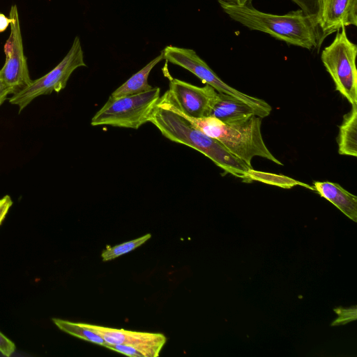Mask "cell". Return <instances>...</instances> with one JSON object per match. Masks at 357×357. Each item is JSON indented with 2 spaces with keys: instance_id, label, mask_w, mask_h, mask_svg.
<instances>
[{
  "instance_id": "1",
  "label": "cell",
  "mask_w": 357,
  "mask_h": 357,
  "mask_svg": "<svg viewBox=\"0 0 357 357\" xmlns=\"http://www.w3.org/2000/svg\"><path fill=\"white\" fill-rule=\"evenodd\" d=\"M223 11L234 21L251 30L259 31L287 44L313 50L318 47L315 20L301 9L285 15L261 12L251 4L237 5L218 0Z\"/></svg>"
},
{
  "instance_id": "2",
  "label": "cell",
  "mask_w": 357,
  "mask_h": 357,
  "mask_svg": "<svg viewBox=\"0 0 357 357\" xmlns=\"http://www.w3.org/2000/svg\"><path fill=\"white\" fill-rule=\"evenodd\" d=\"M149 122L167 139L198 151L225 173L250 183L247 172L252 167L232 155L218 140L194 128L184 117L156 105Z\"/></svg>"
},
{
  "instance_id": "3",
  "label": "cell",
  "mask_w": 357,
  "mask_h": 357,
  "mask_svg": "<svg viewBox=\"0 0 357 357\" xmlns=\"http://www.w3.org/2000/svg\"><path fill=\"white\" fill-rule=\"evenodd\" d=\"M178 114L184 117L196 129L218 140L229 152L250 167H252V160L256 156L282 165L264 143L261 131V118L258 116L253 115L241 123L226 124L213 116L192 118Z\"/></svg>"
},
{
  "instance_id": "4",
  "label": "cell",
  "mask_w": 357,
  "mask_h": 357,
  "mask_svg": "<svg viewBox=\"0 0 357 357\" xmlns=\"http://www.w3.org/2000/svg\"><path fill=\"white\" fill-rule=\"evenodd\" d=\"M160 89L154 87L149 91L120 97L109 96L104 106L91 119L93 126L138 129L149 122L152 112L160 96Z\"/></svg>"
},
{
  "instance_id": "5",
  "label": "cell",
  "mask_w": 357,
  "mask_h": 357,
  "mask_svg": "<svg viewBox=\"0 0 357 357\" xmlns=\"http://www.w3.org/2000/svg\"><path fill=\"white\" fill-rule=\"evenodd\" d=\"M340 29L333 42L322 50L321 59L335 90L351 105H357V46L349 39L346 27Z\"/></svg>"
},
{
  "instance_id": "6",
  "label": "cell",
  "mask_w": 357,
  "mask_h": 357,
  "mask_svg": "<svg viewBox=\"0 0 357 357\" xmlns=\"http://www.w3.org/2000/svg\"><path fill=\"white\" fill-rule=\"evenodd\" d=\"M162 52L166 61L188 70L218 92L232 96L249 105L261 119L270 114L272 107L267 102L227 84L193 50L169 45Z\"/></svg>"
},
{
  "instance_id": "7",
  "label": "cell",
  "mask_w": 357,
  "mask_h": 357,
  "mask_svg": "<svg viewBox=\"0 0 357 357\" xmlns=\"http://www.w3.org/2000/svg\"><path fill=\"white\" fill-rule=\"evenodd\" d=\"M82 66L86 65L80 40L76 36L68 52L56 67L43 77L32 80L25 88L12 95L8 101L18 106L20 113L37 97L63 90L73 71Z\"/></svg>"
},
{
  "instance_id": "8",
  "label": "cell",
  "mask_w": 357,
  "mask_h": 357,
  "mask_svg": "<svg viewBox=\"0 0 357 357\" xmlns=\"http://www.w3.org/2000/svg\"><path fill=\"white\" fill-rule=\"evenodd\" d=\"M169 86L157 105L192 118L210 116L218 94L211 86L201 87L173 78Z\"/></svg>"
},
{
  "instance_id": "9",
  "label": "cell",
  "mask_w": 357,
  "mask_h": 357,
  "mask_svg": "<svg viewBox=\"0 0 357 357\" xmlns=\"http://www.w3.org/2000/svg\"><path fill=\"white\" fill-rule=\"evenodd\" d=\"M12 17L10 33L4 45L5 63L0 70V79L13 91L19 92L31 82L26 58L24 53L18 10L12 6L9 13Z\"/></svg>"
},
{
  "instance_id": "10",
  "label": "cell",
  "mask_w": 357,
  "mask_h": 357,
  "mask_svg": "<svg viewBox=\"0 0 357 357\" xmlns=\"http://www.w3.org/2000/svg\"><path fill=\"white\" fill-rule=\"evenodd\" d=\"M315 22L320 47L328 36L342 27L357 26V0H319Z\"/></svg>"
},
{
  "instance_id": "11",
  "label": "cell",
  "mask_w": 357,
  "mask_h": 357,
  "mask_svg": "<svg viewBox=\"0 0 357 357\" xmlns=\"http://www.w3.org/2000/svg\"><path fill=\"white\" fill-rule=\"evenodd\" d=\"M84 325L100 335L107 344L132 346L139 349L145 357L158 356L166 342V337L160 333L136 332L85 323Z\"/></svg>"
},
{
  "instance_id": "12",
  "label": "cell",
  "mask_w": 357,
  "mask_h": 357,
  "mask_svg": "<svg viewBox=\"0 0 357 357\" xmlns=\"http://www.w3.org/2000/svg\"><path fill=\"white\" fill-rule=\"evenodd\" d=\"M253 115L259 116L249 105L232 96L218 92L209 116L226 124H234L245 121Z\"/></svg>"
},
{
  "instance_id": "13",
  "label": "cell",
  "mask_w": 357,
  "mask_h": 357,
  "mask_svg": "<svg viewBox=\"0 0 357 357\" xmlns=\"http://www.w3.org/2000/svg\"><path fill=\"white\" fill-rule=\"evenodd\" d=\"M314 189L321 197L335 205L354 222H357V197L339 184L330 181H315Z\"/></svg>"
},
{
  "instance_id": "14",
  "label": "cell",
  "mask_w": 357,
  "mask_h": 357,
  "mask_svg": "<svg viewBox=\"0 0 357 357\" xmlns=\"http://www.w3.org/2000/svg\"><path fill=\"white\" fill-rule=\"evenodd\" d=\"M337 144L339 154L357 155V105H351V109L343 117L339 127Z\"/></svg>"
},
{
  "instance_id": "15",
  "label": "cell",
  "mask_w": 357,
  "mask_h": 357,
  "mask_svg": "<svg viewBox=\"0 0 357 357\" xmlns=\"http://www.w3.org/2000/svg\"><path fill=\"white\" fill-rule=\"evenodd\" d=\"M164 59L161 54L151 60L141 70L131 76L122 85L117 88L111 96L120 97L125 96L136 95L151 91L154 87L148 82L149 75L151 70Z\"/></svg>"
},
{
  "instance_id": "16",
  "label": "cell",
  "mask_w": 357,
  "mask_h": 357,
  "mask_svg": "<svg viewBox=\"0 0 357 357\" xmlns=\"http://www.w3.org/2000/svg\"><path fill=\"white\" fill-rule=\"evenodd\" d=\"M247 177L249 182L256 181L284 189H290L294 186L300 185L314 190L312 186L289 176L255 170L252 168L248 170Z\"/></svg>"
},
{
  "instance_id": "17",
  "label": "cell",
  "mask_w": 357,
  "mask_h": 357,
  "mask_svg": "<svg viewBox=\"0 0 357 357\" xmlns=\"http://www.w3.org/2000/svg\"><path fill=\"white\" fill-rule=\"evenodd\" d=\"M52 321L61 331L70 335L105 347L107 344L100 335L87 328L84 323H75L58 318H53Z\"/></svg>"
},
{
  "instance_id": "18",
  "label": "cell",
  "mask_w": 357,
  "mask_h": 357,
  "mask_svg": "<svg viewBox=\"0 0 357 357\" xmlns=\"http://www.w3.org/2000/svg\"><path fill=\"white\" fill-rule=\"evenodd\" d=\"M151 237V234H146L141 237L131 240L114 246H107L101 254L103 261L116 259L124 254L130 252L139 248Z\"/></svg>"
},
{
  "instance_id": "19",
  "label": "cell",
  "mask_w": 357,
  "mask_h": 357,
  "mask_svg": "<svg viewBox=\"0 0 357 357\" xmlns=\"http://www.w3.org/2000/svg\"><path fill=\"white\" fill-rule=\"evenodd\" d=\"M334 311L338 317L331 326L344 325L356 319V306L349 308L337 307L334 309Z\"/></svg>"
},
{
  "instance_id": "20",
  "label": "cell",
  "mask_w": 357,
  "mask_h": 357,
  "mask_svg": "<svg viewBox=\"0 0 357 357\" xmlns=\"http://www.w3.org/2000/svg\"><path fill=\"white\" fill-rule=\"evenodd\" d=\"M307 15L315 20L319 9V0H291Z\"/></svg>"
},
{
  "instance_id": "21",
  "label": "cell",
  "mask_w": 357,
  "mask_h": 357,
  "mask_svg": "<svg viewBox=\"0 0 357 357\" xmlns=\"http://www.w3.org/2000/svg\"><path fill=\"white\" fill-rule=\"evenodd\" d=\"M15 351V343L0 331V353L9 357L13 354Z\"/></svg>"
},
{
  "instance_id": "22",
  "label": "cell",
  "mask_w": 357,
  "mask_h": 357,
  "mask_svg": "<svg viewBox=\"0 0 357 357\" xmlns=\"http://www.w3.org/2000/svg\"><path fill=\"white\" fill-rule=\"evenodd\" d=\"M12 205L13 201L9 195H5L0 199V225L5 219Z\"/></svg>"
},
{
  "instance_id": "23",
  "label": "cell",
  "mask_w": 357,
  "mask_h": 357,
  "mask_svg": "<svg viewBox=\"0 0 357 357\" xmlns=\"http://www.w3.org/2000/svg\"><path fill=\"white\" fill-rule=\"evenodd\" d=\"M10 94H13L12 89L0 79V106Z\"/></svg>"
},
{
  "instance_id": "24",
  "label": "cell",
  "mask_w": 357,
  "mask_h": 357,
  "mask_svg": "<svg viewBox=\"0 0 357 357\" xmlns=\"http://www.w3.org/2000/svg\"><path fill=\"white\" fill-rule=\"evenodd\" d=\"M13 21L12 17H8L0 13V33L4 31Z\"/></svg>"
},
{
  "instance_id": "25",
  "label": "cell",
  "mask_w": 357,
  "mask_h": 357,
  "mask_svg": "<svg viewBox=\"0 0 357 357\" xmlns=\"http://www.w3.org/2000/svg\"><path fill=\"white\" fill-rule=\"evenodd\" d=\"M226 2L235 3L237 5H248L251 4L252 0H221Z\"/></svg>"
}]
</instances>
